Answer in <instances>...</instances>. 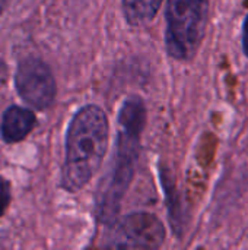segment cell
Listing matches in <instances>:
<instances>
[{
	"mask_svg": "<svg viewBox=\"0 0 248 250\" xmlns=\"http://www.w3.org/2000/svg\"><path fill=\"white\" fill-rule=\"evenodd\" d=\"M210 0H168L165 48L170 57L190 62L199 51L209 22Z\"/></svg>",
	"mask_w": 248,
	"mask_h": 250,
	"instance_id": "cell-3",
	"label": "cell"
},
{
	"mask_svg": "<svg viewBox=\"0 0 248 250\" xmlns=\"http://www.w3.org/2000/svg\"><path fill=\"white\" fill-rule=\"evenodd\" d=\"M241 47H243V53L248 59V13L244 18L243 22V34H241Z\"/></svg>",
	"mask_w": 248,
	"mask_h": 250,
	"instance_id": "cell-9",
	"label": "cell"
},
{
	"mask_svg": "<svg viewBox=\"0 0 248 250\" xmlns=\"http://www.w3.org/2000/svg\"><path fill=\"white\" fill-rule=\"evenodd\" d=\"M10 3H12V0H0V15L9 7Z\"/></svg>",
	"mask_w": 248,
	"mask_h": 250,
	"instance_id": "cell-10",
	"label": "cell"
},
{
	"mask_svg": "<svg viewBox=\"0 0 248 250\" xmlns=\"http://www.w3.org/2000/svg\"><path fill=\"white\" fill-rule=\"evenodd\" d=\"M111 234L107 248L118 249H158L165 242L162 221L151 212H133L110 226Z\"/></svg>",
	"mask_w": 248,
	"mask_h": 250,
	"instance_id": "cell-4",
	"label": "cell"
},
{
	"mask_svg": "<svg viewBox=\"0 0 248 250\" xmlns=\"http://www.w3.org/2000/svg\"><path fill=\"white\" fill-rule=\"evenodd\" d=\"M117 120L118 132L113 158L94 198L95 218L107 227L117 221L121 202L136 173L140 139L146 125V105L143 100L137 95L126 98Z\"/></svg>",
	"mask_w": 248,
	"mask_h": 250,
	"instance_id": "cell-1",
	"label": "cell"
},
{
	"mask_svg": "<svg viewBox=\"0 0 248 250\" xmlns=\"http://www.w3.org/2000/svg\"><path fill=\"white\" fill-rule=\"evenodd\" d=\"M110 125L105 111L89 104L70 120L66 133V157L61 188L69 193L83 189L101 168L108 149Z\"/></svg>",
	"mask_w": 248,
	"mask_h": 250,
	"instance_id": "cell-2",
	"label": "cell"
},
{
	"mask_svg": "<svg viewBox=\"0 0 248 250\" xmlns=\"http://www.w3.org/2000/svg\"><path fill=\"white\" fill-rule=\"evenodd\" d=\"M164 0H123V13L129 25L140 26L151 22Z\"/></svg>",
	"mask_w": 248,
	"mask_h": 250,
	"instance_id": "cell-7",
	"label": "cell"
},
{
	"mask_svg": "<svg viewBox=\"0 0 248 250\" xmlns=\"http://www.w3.org/2000/svg\"><path fill=\"white\" fill-rule=\"evenodd\" d=\"M37 126V117L32 110L10 105L1 117V139L6 144H16L23 141Z\"/></svg>",
	"mask_w": 248,
	"mask_h": 250,
	"instance_id": "cell-6",
	"label": "cell"
},
{
	"mask_svg": "<svg viewBox=\"0 0 248 250\" xmlns=\"http://www.w3.org/2000/svg\"><path fill=\"white\" fill-rule=\"evenodd\" d=\"M10 201H12L10 183L6 179L0 177V217H3V214L6 212Z\"/></svg>",
	"mask_w": 248,
	"mask_h": 250,
	"instance_id": "cell-8",
	"label": "cell"
},
{
	"mask_svg": "<svg viewBox=\"0 0 248 250\" xmlns=\"http://www.w3.org/2000/svg\"><path fill=\"white\" fill-rule=\"evenodd\" d=\"M15 86L19 97L39 111L50 108L57 95L54 75L50 66L38 57H26L18 64Z\"/></svg>",
	"mask_w": 248,
	"mask_h": 250,
	"instance_id": "cell-5",
	"label": "cell"
}]
</instances>
